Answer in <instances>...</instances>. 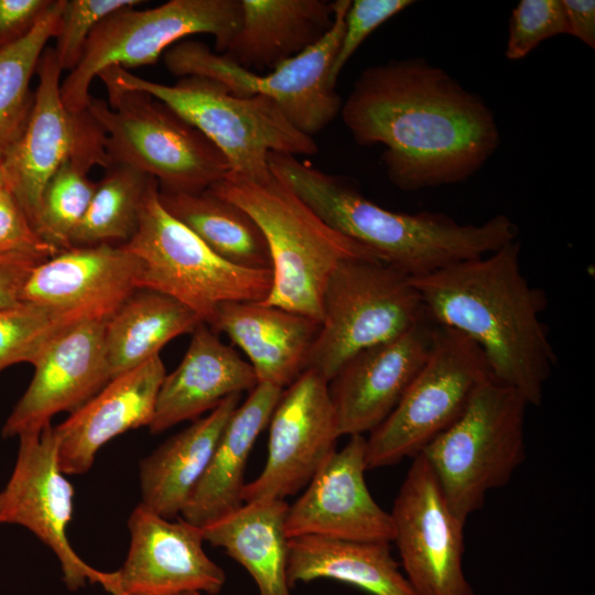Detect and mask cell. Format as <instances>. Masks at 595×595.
<instances>
[{
    "label": "cell",
    "instance_id": "cell-41",
    "mask_svg": "<svg viewBox=\"0 0 595 595\" xmlns=\"http://www.w3.org/2000/svg\"><path fill=\"white\" fill-rule=\"evenodd\" d=\"M43 260L29 255H0V310L22 302L24 285L34 269Z\"/></svg>",
    "mask_w": 595,
    "mask_h": 595
},
{
    "label": "cell",
    "instance_id": "cell-37",
    "mask_svg": "<svg viewBox=\"0 0 595 595\" xmlns=\"http://www.w3.org/2000/svg\"><path fill=\"white\" fill-rule=\"evenodd\" d=\"M567 34L562 0H521L509 20L506 56L516 61L527 56L540 43Z\"/></svg>",
    "mask_w": 595,
    "mask_h": 595
},
{
    "label": "cell",
    "instance_id": "cell-12",
    "mask_svg": "<svg viewBox=\"0 0 595 595\" xmlns=\"http://www.w3.org/2000/svg\"><path fill=\"white\" fill-rule=\"evenodd\" d=\"M493 378L480 348L439 325L430 355L391 411L366 439L367 469L414 457L464 412L477 388Z\"/></svg>",
    "mask_w": 595,
    "mask_h": 595
},
{
    "label": "cell",
    "instance_id": "cell-24",
    "mask_svg": "<svg viewBox=\"0 0 595 595\" xmlns=\"http://www.w3.org/2000/svg\"><path fill=\"white\" fill-rule=\"evenodd\" d=\"M320 322L261 302H225L208 324L249 358L258 383L289 387L306 367Z\"/></svg>",
    "mask_w": 595,
    "mask_h": 595
},
{
    "label": "cell",
    "instance_id": "cell-1",
    "mask_svg": "<svg viewBox=\"0 0 595 595\" xmlns=\"http://www.w3.org/2000/svg\"><path fill=\"white\" fill-rule=\"evenodd\" d=\"M340 113L358 144L383 145L387 176L405 192L468 180L500 142L485 101L421 57L367 67Z\"/></svg>",
    "mask_w": 595,
    "mask_h": 595
},
{
    "label": "cell",
    "instance_id": "cell-5",
    "mask_svg": "<svg viewBox=\"0 0 595 595\" xmlns=\"http://www.w3.org/2000/svg\"><path fill=\"white\" fill-rule=\"evenodd\" d=\"M97 77L145 91L162 101L223 153L229 174L262 181L271 175L270 153L295 156L317 152L313 138L299 131L268 97H239L201 76L181 77L173 85L156 83L118 65L107 67Z\"/></svg>",
    "mask_w": 595,
    "mask_h": 595
},
{
    "label": "cell",
    "instance_id": "cell-26",
    "mask_svg": "<svg viewBox=\"0 0 595 595\" xmlns=\"http://www.w3.org/2000/svg\"><path fill=\"white\" fill-rule=\"evenodd\" d=\"M240 24L224 53L256 73L271 71L317 43L332 28L334 4L324 0H240Z\"/></svg>",
    "mask_w": 595,
    "mask_h": 595
},
{
    "label": "cell",
    "instance_id": "cell-8",
    "mask_svg": "<svg viewBox=\"0 0 595 595\" xmlns=\"http://www.w3.org/2000/svg\"><path fill=\"white\" fill-rule=\"evenodd\" d=\"M159 190L154 182L142 203L136 234L121 245L140 261L139 289L174 298L207 325L225 302L263 301L272 271L241 268L220 258L163 207Z\"/></svg>",
    "mask_w": 595,
    "mask_h": 595
},
{
    "label": "cell",
    "instance_id": "cell-20",
    "mask_svg": "<svg viewBox=\"0 0 595 595\" xmlns=\"http://www.w3.org/2000/svg\"><path fill=\"white\" fill-rule=\"evenodd\" d=\"M108 318H86L56 336L34 361V375L3 428L4 439L41 431L61 412L78 410L111 379Z\"/></svg>",
    "mask_w": 595,
    "mask_h": 595
},
{
    "label": "cell",
    "instance_id": "cell-10",
    "mask_svg": "<svg viewBox=\"0 0 595 595\" xmlns=\"http://www.w3.org/2000/svg\"><path fill=\"white\" fill-rule=\"evenodd\" d=\"M241 18L240 0H170L155 8L119 9L90 34L78 65L61 84L67 110L87 109L89 88L100 72L151 65L172 45L194 34H210L218 54L225 52Z\"/></svg>",
    "mask_w": 595,
    "mask_h": 595
},
{
    "label": "cell",
    "instance_id": "cell-35",
    "mask_svg": "<svg viewBox=\"0 0 595 595\" xmlns=\"http://www.w3.org/2000/svg\"><path fill=\"white\" fill-rule=\"evenodd\" d=\"M91 318L34 303L0 310V372L15 364H34L45 347L77 322Z\"/></svg>",
    "mask_w": 595,
    "mask_h": 595
},
{
    "label": "cell",
    "instance_id": "cell-33",
    "mask_svg": "<svg viewBox=\"0 0 595 595\" xmlns=\"http://www.w3.org/2000/svg\"><path fill=\"white\" fill-rule=\"evenodd\" d=\"M154 182V177L129 165L111 163L97 182L73 247L127 244L138 229L142 203Z\"/></svg>",
    "mask_w": 595,
    "mask_h": 595
},
{
    "label": "cell",
    "instance_id": "cell-6",
    "mask_svg": "<svg viewBox=\"0 0 595 595\" xmlns=\"http://www.w3.org/2000/svg\"><path fill=\"white\" fill-rule=\"evenodd\" d=\"M98 78L108 99L91 96L87 110L106 134L111 163L154 177L165 193H199L230 173L223 153L162 101Z\"/></svg>",
    "mask_w": 595,
    "mask_h": 595
},
{
    "label": "cell",
    "instance_id": "cell-44",
    "mask_svg": "<svg viewBox=\"0 0 595 595\" xmlns=\"http://www.w3.org/2000/svg\"><path fill=\"white\" fill-rule=\"evenodd\" d=\"M186 595H201L199 593H190V594H186Z\"/></svg>",
    "mask_w": 595,
    "mask_h": 595
},
{
    "label": "cell",
    "instance_id": "cell-27",
    "mask_svg": "<svg viewBox=\"0 0 595 595\" xmlns=\"http://www.w3.org/2000/svg\"><path fill=\"white\" fill-rule=\"evenodd\" d=\"M240 399L241 393L225 398L206 416L195 420L140 462L143 506L167 519L181 515Z\"/></svg>",
    "mask_w": 595,
    "mask_h": 595
},
{
    "label": "cell",
    "instance_id": "cell-3",
    "mask_svg": "<svg viewBox=\"0 0 595 595\" xmlns=\"http://www.w3.org/2000/svg\"><path fill=\"white\" fill-rule=\"evenodd\" d=\"M271 173L326 225L369 248L410 278L489 255L516 240L506 215L480 225L459 224L442 213H397L365 197L350 182L285 153H270Z\"/></svg>",
    "mask_w": 595,
    "mask_h": 595
},
{
    "label": "cell",
    "instance_id": "cell-39",
    "mask_svg": "<svg viewBox=\"0 0 595 595\" xmlns=\"http://www.w3.org/2000/svg\"><path fill=\"white\" fill-rule=\"evenodd\" d=\"M60 252L37 234L15 197L8 190L0 191V255L22 253L46 260Z\"/></svg>",
    "mask_w": 595,
    "mask_h": 595
},
{
    "label": "cell",
    "instance_id": "cell-14",
    "mask_svg": "<svg viewBox=\"0 0 595 595\" xmlns=\"http://www.w3.org/2000/svg\"><path fill=\"white\" fill-rule=\"evenodd\" d=\"M55 428L19 436L17 462L0 493V523L21 526L48 547L61 564L69 591L99 584L113 595L116 573L99 571L78 556L67 538L74 488L58 464Z\"/></svg>",
    "mask_w": 595,
    "mask_h": 595
},
{
    "label": "cell",
    "instance_id": "cell-2",
    "mask_svg": "<svg viewBox=\"0 0 595 595\" xmlns=\"http://www.w3.org/2000/svg\"><path fill=\"white\" fill-rule=\"evenodd\" d=\"M411 281L436 324L480 348L496 381L520 393L528 405L541 403L556 356L541 320L547 295L522 273L517 239Z\"/></svg>",
    "mask_w": 595,
    "mask_h": 595
},
{
    "label": "cell",
    "instance_id": "cell-34",
    "mask_svg": "<svg viewBox=\"0 0 595 595\" xmlns=\"http://www.w3.org/2000/svg\"><path fill=\"white\" fill-rule=\"evenodd\" d=\"M89 170L69 160L48 181L42 194L34 228L60 251L73 248V237L80 224L97 183L88 177Z\"/></svg>",
    "mask_w": 595,
    "mask_h": 595
},
{
    "label": "cell",
    "instance_id": "cell-17",
    "mask_svg": "<svg viewBox=\"0 0 595 595\" xmlns=\"http://www.w3.org/2000/svg\"><path fill=\"white\" fill-rule=\"evenodd\" d=\"M366 439L351 435L333 451L289 505L284 530L288 539L314 536L361 542H392L390 512L371 496L366 480Z\"/></svg>",
    "mask_w": 595,
    "mask_h": 595
},
{
    "label": "cell",
    "instance_id": "cell-11",
    "mask_svg": "<svg viewBox=\"0 0 595 595\" xmlns=\"http://www.w3.org/2000/svg\"><path fill=\"white\" fill-rule=\"evenodd\" d=\"M350 3V0L334 1L329 31L317 43L267 74L245 69L223 54L214 53L205 43L190 39L167 48L163 61L175 76L206 77L236 96L272 99L299 131L312 137L340 112L343 102L329 75Z\"/></svg>",
    "mask_w": 595,
    "mask_h": 595
},
{
    "label": "cell",
    "instance_id": "cell-25",
    "mask_svg": "<svg viewBox=\"0 0 595 595\" xmlns=\"http://www.w3.org/2000/svg\"><path fill=\"white\" fill-rule=\"evenodd\" d=\"M283 389L258 383L229 418L210 462L181 516L203 528L242 504L245 472L260 433L269 424Z\"/></svg>",
    "mask_w": 595,
    "mask_h": 595
},
{
    "label": "cell",
    "instance_id": "cell-18",
    "mask_svg": "<svg viewBox=\"0 0 595 595\" xmlns=\"http://www.w3.org/2000/svg\"><path fill=\"white\" fill-rule=\"evenodd\" d=\"M130 547L115 571L113 595L220 593L225 571L206 554L202 528L164 518L141 502L128 520Z\"/></svg>",
    "mask_w": 595,
    "mask_h": 595
},
{
    "label": "cell",
    "instance_id": "cell-28",
    "mask_svg": "<svg viewBox=\"0 0 595 595\" xmlns=\"http://www.w3.org/2000/svg\"><path fill=\"white\" fill-rule=\"evenodd\" d=\"M288 508L283 499L247 501L202 528L205 542L221 548L246 569L259 595H292L286 577Z\"/></svg>",
    "mask_w": 595,
    "mask_h": 595
},
{
    "label": "cell",
    "instance_id": "cell-30",
    "mask_svg": "<svg viewBox=\"0 0 595 595\" xmlns=\"http://www.w3.org/2000/svg\"><path fill=\"white\" fill-rule=\"evenodd\" d=\"M199 316L172 296L137 289L107 320L105 347L111 378L160 355L173 338L192 334Z\"/></svg>",
    "mask_w": 595,
    "mask_h": 595
},
{
    "label": "cell",
    "instance_id": "cell-7",
    "mask_svg": "<svg viewBox=\"0 0 595 595\" xmlns=\"http://www.w3.org/2000/svg\"><path fill=\"white\" fill-rule=\"evenodd\" d=\"M527 401L489 378L461 416L421 452L456 516L466 522L487 494L505 486L524 459Z\"/></svg>",
    "mask_w": 595,
    "mask_h": 595
},
{
    "label": "cell",
    "instance_id": "cell-36",
    "mask_svg": "<svg viewBox=\"0 0 595 595\" xmlns=\"http://www.w3.org/2000/svg\"><path fill=\"white\" fill-rule=\"evenodd\" d=\"M141 3L144 1L65 0L54 47L61 69L69 73L78 65L90 34L107 15Z\"/></svg>",
    "mask_w": 595,
    "mask_h": 595
},
{
    "label": "cell",
    "instance_id": "cell-21",
    "mask_svg": "<svg viewBox=\"0 0 595 595\" xmlns=\"http://www.w3.org/2000/svg\"><path fill=\"white\" fill-rule=\"evenodd\" d=\"M140 270L123 246L73 247L34 267L22 302L109 318L139 289Z\"/></svg>",
    "mask_w": 595,
    "mask_h": 595
},
{
    "label": "cell",
    "instance_id": "cell-19",
    "mask_svg": "<svg viewBox=\"0 0 595 595\" xmlns=\"http://www.w3.org/2000/svg\"><path fill=\"white\" fill-rule=\"evenodd\" d=\"M426 313L403 334L351 356L328 381L337 430L364 435L399 403L430 355L437 331Z\"/></svg>",
    "mask_w": 595,
    "mask_h": 595
},
{
    "label": "cell",
    "instance_id": "cell-15",
    "mask_svg": "<svg viewBox=\"0 0 595 595\" xmlns=\"http://www.w3.org/2000/svg\"><path fill=\"white\" fill-rule=\"evenodd\" d=\"M404 575L416 595H474L464 575V526L420 453L390 511Z\"/></svg>",
    "mask_w": 595,
    "mask_h": 595
},
{
    "label": "cell",
    "instance_id": "cell-29",
    "mask_svg": "<svg viewBox=\"0 0 595 595\" xmlns=\"http://www.w3.org/2000/svg\"><path fill=\"white\" fill-rule=\"evenodd\" d=\"M286 577L298 583L331 578L371 595H416L393 559L388 542L304 536L289 539Z\"/></svg>",
    "mask_w": 595,
    "mask_h": 595
},
{
    "label": "cell",
    "instance_id": "cell-43",
    "mask_svg": "<svg viewBox=\"0 0 595 595\" xmlns=\"http://www.w3.org/2000/svg\"><path fill=\"white\" fill-rule=\"evenodd\" d=\"M7 190L2 158H0V191Z\"/></svg>",
    "mask_w": 595,
    "mask_h": 595
},
{
    "label": "cell",
    "instance_id": "cell-42",
    "mask_svg": "<svg viewBox=\"0 0 595 595\" xmlns=\"http://www.w3.org/2000/svg\"><path fill=\"white\" fill-rule=\"evenodd\" d=\"M567 34L595 48V1L562 0Z\"/></svg>",
    "mask_w": 595,
    "mask_h": 595
},
{
    "label": "cell",
    "instance_id": "cell-23",
    "mask_svg": "<svg viewBox=\"0 0 595 595\" xmlns=\"http://www.w3.org/2000/svg\"><path fill=\"white\" fill-rule=\"evenodd\" d=\"M257 385L251 365L201 323L180 365L161 383L150 432L159 434L180 422L196 420L225 398L250 392Z\"/></svg>",
    "mask_w": 595,
    "mask_h": 595
},
{
    "label": "cell",
    "instance_id": "cell-4",
    "mask_svg": "<svg viewBox=\"0 0 595 595\" xmlns=\"http://www.w3.org/2000/svg\"><path fill=\"white\" fill-rule=\"evenodd\" d=\"M208 190L246 210L264 235L272 262V285L261 301L266 305L321 323L334 269L349 258H379L326 225L272 173L262 181L228 174Z\"/></svg>",
    "mask_w": 595,
    "mask_h": 595
},
{
    "label": "cell",
    "instance_id": "cell-31",
    "mask_svg": "<svg viewBox=\"0 0 595 595\" xmlns=\"http://www.w3.org/2000/svg\"><path fill=\"white\" fill-rule=\"evenodd\" d=\"M163 207L191 229L226 261L247 269L271 270L270 251L263 232L241 207L214 194L165 193Z\"/></svg>",
    "mask_w": 595,
    "mask_h": 595
},
{
    "label": "cell",
    "instance_id": "cell-16",
    "mask_svg": "<svg viewBox=\"0 0 595 595\" xmlns=\"http://www.w3.org/2000/svg\"><path fill=\"white\" fill-rule=\"evenodd\" d=\"M339 437L328 381L305 369L281 397L269 421L268 455L245 485L244 502L285 499L305 488Z\"/></svg>",
    "mask_w": 595,
    "mask_h": 595
},
{
    "label": "cell",
    "instance_id": "cell-38",
    "mask_svg": "<svg viewBox=\"0 0 595 595\" xmlns=\"http://www.w3.org/2000/svg\"><path fill=\"white\" fill-rule=\"evenodd\" d=\"M411 0H355L345 17L340 44L335 56L329 82L333 86L354 53L378 26L411 6Z\"/></svg>",
    "mask_w": 595,
    "mask_h": 595
},
{
    "label": "cell",
    "instance_id": "cell-40",
    "mask_svg": "<svg viewBox=\"0 0 595 595\" xmlns=\"http://www.w3.org/2000/svg\"><path fill=\"white\" fill-rule=\"evenodd\" d=\"M54 0H0V50L24 37Z\"/></svg>",
    "mask_w": 595,
    "mask_h": 595
},
{
    "label": "cell",
    "instance_id": "cell-9",
    "mask_svg": "<svg viewBox=\"0 0 595 595\" xmlns=\"http://www.w3.org/2000/svg\"><path fill=\"white\" fill-rule=\"evenodd\" d=\"M425 314L409 275L379 258L346 259L326 283L305 369L329 381L351 356L403 334Z\"/></svg>",
    "mask_w": 595,
    "mask_h": 595
},
{
    "label": "cell",
    "instance_id": "cell-32",
    "mask_svg": "<svg viewBox=\"0 0 595 595\" xmlns=\"http://www.w3.org/2000/svg\"><path fill=\"white\" fill-rule=\"evenodd\" d=\"M65 0L54 3L22 39L0 50V158L22 136L34 105L31 79L47 42L55 37Z\"/></svg>",
    "mask_w": 595,
    "mask_h": 595
},
{
    "label": "cell",
    "instance_id": "cell-13",
    "mask_svg": "<svg viewBox=\"0 0 595 595\" xmlns=\"http://www.w3.org/2000/svg\"><path fill=\"white\" fill-rule=\"evenodd\" d=\"M62 72L54 47L45 48L36 68L39 84L29 122L2 159L7 190L33 227L44 188L63 163L73 160L88 170L111 164L99 123L87 109L73 112L64 106Z\"/></svg>",
    "mask_w": 595,
    "mask_h": 595
},
{
    "label": "cell",
    "instance_id": "cell-22",
    "mask_svg": "<svg viewBox=\"0 0 595 595\" xmlns=\"http://www.w3.org/2000/svg\"><path fill=\"white\" fill-rule=\"evenodd\" d=\"M160 355L118 375L60 425L58 464L65 475L87 473L97 452L113 437L152 422L165 377Z\"/></svg>",
    "mask_w": 595,
    "mask_h": 595
}]
</instances>
